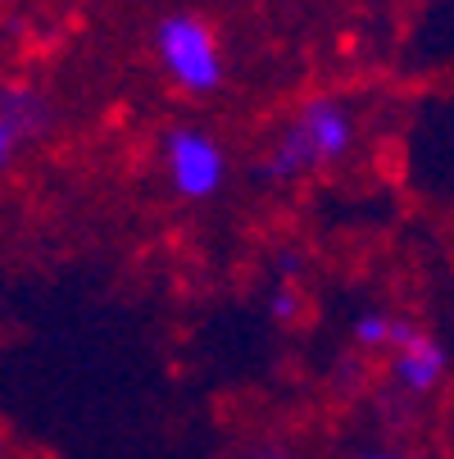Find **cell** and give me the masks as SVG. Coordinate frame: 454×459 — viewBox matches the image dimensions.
Returning a JSON list of instances; mask_svg holds the SVG:
<instances>
[{"label": "cell", "mask_w": 454, "mask_h": 459, "mask_svg": "<svg viewBox=\"0 0 454 459\" xmlns=\"http://www.w3.org/2000/svg\"><path fill=\"white\" fill-rule=\"evenodd\" d=\"M355 146H359V114L350 109V100L332 91L304 96L282 118L269 151L259 155V178L273 186H291V182H304L346 164Z\"/></svg>", "instance_id": "cell-1"}, {"label": "cell", "mask_w": 454, "mask_h": 459, "mask_svg": "<svg viewBox=\"0 0 454 459\" xmlns=\"http://www.w3.org/2000/svg\"><path fill=\"white\" fill-rule=\"evenodd\" d=\"M155 64L168 78V87H177L182 96H214L223 87L227 59H223V41L214 32L210 19L201 14H164L155 28Z\"/></svg>", "instance_id": "cell-2"}, {"label": "cell", "mask_w": 454, "mask_h": 459, "mask_svg": "<svg viewBox=\"0 0 454 459\" xmlns=\"http://www.w3.org/2000/svg\"><path fill=\"white\" fill-rule=\"evenodd\" d=\"M159 169H164V182L177 201H214V195L227 186V151L223 142L210 133V127H196V123H177L159 137Z\"/></svg>", "instance_id": "cell-3"}, {"label": "cell", "mask_w": 454, "mask_h": 459, "mask_svg": "<svg viewBox=\"0 0 454 459\" xmlns=\"http://www.w3.org/2000/svg\"><path fill=\"white\" fill-rule=\"evenodd\" d=\"M445 373H450V351L441 346V337H432L427 327H414V323L400 337V346L386 355V382L405 401H427L445 382Z\"/></svg>", "instance_id": "cell-4"}, {"label": "cell", "mask_w": 454, "mask_h": 459, "mask_svg": "<svg viewBox=\"0 0 454 459\" xmlns=\"http://www.w3.org/2000/svg\"><path fill=\"white\" fill-rule=\"evenodd\" d=\"M50 127H55L50 100L32 82H5V91H0V155H5V164L41 146Z\"/></svg>", "instance_id": "cell-5"}, {"label": "cell", "mask_w": 454, "mask_h": 459, "mask_svg": "<svg viewBox=\"0 0 454 459\" xmlns=\"http://www.w3.org/2000/svg\"><path fill=\"white\" fill-rule=\"evenodd\" d=\"M405 333H409V318H400V314H391V309H364V314H355V323H350V342H355L364 355H391Z\"/></svg>", "instance_id": "cell-6"}, {"label": "cell", "mask_w": 454, "mask_h": 459, "mask_svg": "<svg viewBox=\"0 0 454 459\" xmlns=\"http://www.w3.org/2000/svg\"><path fill=\"white\" fill-rule=\"evenodd\" d=\"M269 314H273L278 323H296V314H300V296H296V287H282V291H273V300H269Z\"/></svg>", "instance_id": "cell-7"}, {"label": "cell", "mask_w": 454, "mask_h": 459, "mask_svg": "<svg viewBox=\"0 0 454 459\" xmlns=\"http://www.w3.org/2000/svg\"><path fill=\"white\" fill-rule=\"evenodd\" d=\"M245 459H296L287 446H254V450H245Z\"/></svg>", "instance_id": "cell-8"}, {"label": "cell", "mask_w": 454, "mask_h": 459, "mask_svg": "<svg viewBox=\"0 0 454 459\" xmlns=\"http://www.w3.org/2000/svg\"><path fill=\"white\" fill-rule=\"evenodd\" d=\"M355 459H418V455H409V450H364Z\"/></svg>", "instance_id": "cell-9"}]
</instances>
